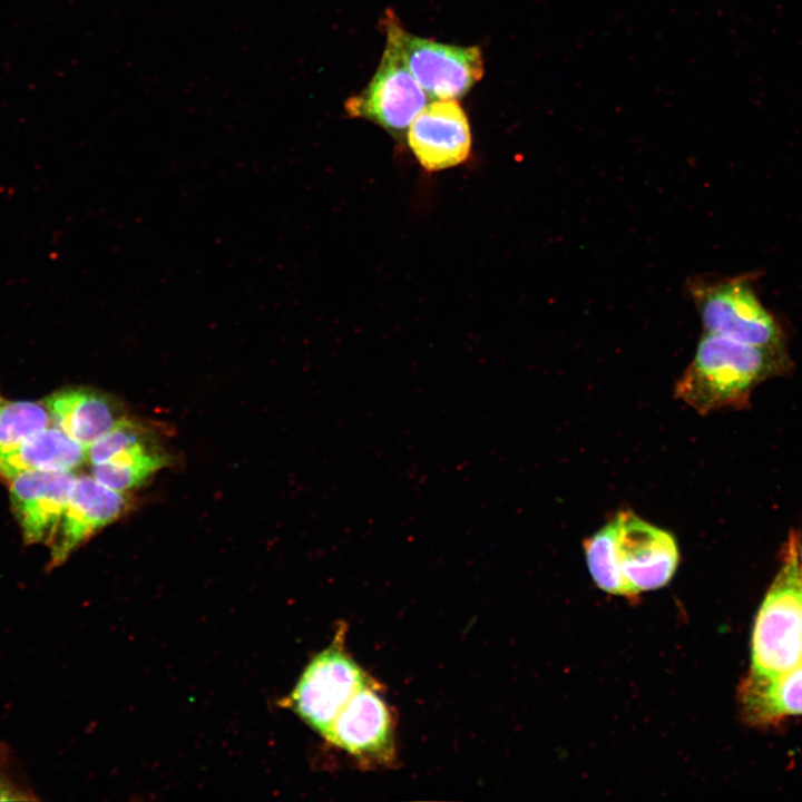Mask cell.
Listing matches in <instances>:
<instances>
[{"label": "cell", "instance_id": "cell-18", "mask_svg": "<svg viewBox=\"0 0 802 802\" xmlns=\"http://www.w3.org/2000/svg\"><path fill=\"white\" fill-rule=\"evenodd\" d=\"M150 439L153 438L147 429L124 418L87 448V460L91 464L109 462L125 451Z\"/></svg>", "mask_w": 802, "mask_h": 802}, {"label": "cell", "instance_id": "cell-14", "mask_svg": "<svg viewBox=\"0 0 802 802\" xmlns=\"http://www.w3.org/2000/svg\"><path fill=\"white\" fill-rule=\"evenodd\" d=\"M744 718L754 725L774 724L802 714V663L770 676L749 674L740 685Z\"/></svg>", "mask_w": 802, "mask_h": 802}, {"label": "cell", "instance_id": "cell-1", "mask_svg": "<svg viewBox=\"0 0 802 802\" xmlns=\"http://www.w3.org/2000/svg\"><path fill=\"white\" fill-rule=\"evenodd\" d=\"M791 369L786 348L757 346L707 332L677 381L675 394L702 414L741 409L759 384Z\"/></svg>", "mask_w": 802, "mask_h": 802}, {"label": "cell", "instance_id": "cell-3", "mask_svg": "<svg viewBox=\"0 0 802 802\" xmlns=\"http://www.w3.org/2000/svg\"><path fill=\"white\" fill-rule=\"evenodd\" d=\"M385 36L392 38L412 76L433 100L458 99L483 76L479 47L441 43L407 32L393 11L383 19Z\"/></svg>", "mask_w": 802, "mask_h": 802}, {"label": "cell", "instance_id": "cell-17", "mask_svg": "<svg viewBox=\"0 0 802 802\" xmlns=\"http://www.w3.org/2000/svg\"><path fill=\"white\" fill-rule=\"evenodd\" d=\"M50 423L42 401L10 400L0 395V451L14 447Z\"/></svg>", "mask_w": 802, "mask_h": 802}, {"label": "cell", "instance_id": "cell-13", "mask_svg": "<svg viewBox=\"0 0 802 802\" xmlns=\"http://www.w3.org/2000/svg\"><path fill=\"white\" fill-rule=\"evenodd\" d=\"M87 460V448L58 427H47L0 451V478L31 471H72Z\"/></svg>", "mask_w": 802, "mask_h": 802}, {"label": "cell", "instance_id": "cell-9", "mask_svg": "<svg viewBox=\"0 0 802 802\" xmlns=\"http://www.w3.org/2000/svg\"><path fill=\"white\" fill-rule=\"evenodd\" d=\"M128 499L92 476L76 477L68 502L48 545L50 567H57L101 528L114 522L127 509Z\"/></svg>", "mask_w": 802, "mask_h": 802}, {"label": "cell", "instance_id": "cell-7", "mask_svg": "<svg viewBox=\"0 0 802 802\" xmlns=\"http://www.w3.org/2000/svg\"><path fill=\"white\" fill-rule=\"evenodd\" d=\"M612 524L617 563L629 598L666 586L678 566L674 537L630 511L619 512Z\"/></svg>", "mask_w": 802, "mask_h": 802}, {"label": "cell", "instance_id": "cell-5", "mask_svg": "<svg viewBox=\"0 0 802 802\" xmlns=\"http://www.w3.org/2000/svg\"><path fill=\"white\" fill-rule=\"evenodd\" d=\"M696 297L707 332L757 346L786 348L781 325L760 301L749 276L704 284Z\"/></svg>", "mask_w": 802, "mask_h": 802}, {"label": "cell", "instance_id": "cell-2", "mask_svg": "<svg viewBox=\"0 0 802 802\" xmlns=\"http://www.w3.org/2000/svg\"><path fill=\"white\" fill-rule=\"evenodd\" d=\"M802 663V534L793 529L757 612L749 674L770 676Z\"/></svg>", "mask_w": 802, "mask_h": 802}, {"label": "cell", "instance_id": "cell-8", "mask_svg": "<svg viewBox=\"0 0 802 802\" xmlns=\"http://www.w3.org/2000/svg\"><path fill=\"white\" fill-rule=\"evenodd\" d=\"M323 739L364 765H391L394 721L375 682L370 678L349 698Z\"/></svg>", "mask_w": 802, "mask_h": 802}, {"label": "cell", "instance_id": "cell-4", "mask_svg": "<svg viewBox=\"0 0 802 802\" xmlns=\"http://www.w3.org/2000/svg\"><path fill=\"white\" fill-rule=\"evenodd\" d=\"M344 633L340 627L331 645L312 658L284 701L322 737L349 698L370 679L345 651Z\"/></svg>", "mask_w": 802, "mask_h": 802}, {"label": "cell", "instance_id": "cell-12", "mask_svg": "<svg viewBox=\"0 0 802 802\" xmlns=\"http://www.w3.org/2000/svg\"><path fill=\"white\" fill-rule=\"evenodd\" d=\"M42 402L51 422L86 448L124 419L115 401L89 388L61 389Z\"/></svg>", "mask_w": 802, "mask_h": 802}, {"label": "cell", "instance_id": "cell-19", "mask_svg": "<svg viewBox=\"0 0 802 802\" xmlns=\"http://www.w3.org/2000/svg\"><path fill=\"white\" fill-rule=\"evenodd\" d=\"M37 799L19 775L9 750L0 744V801H29Z\"/></svg>", "mask_w": 802, "mask_h": 802}, {"label": "cell", "instance_id": "cell-15", "mask_svg": "<svg viewBox=\"0 0 802 802\" xmlns=\"http://www.w3.org/2000/svg\"><path fill=\"white\" fill-rule=\"evenodd\" d=\"M168 463V456L149 440L109 462L92 464L91 475L104 486L125 492L141 486Z\"/></svg>", "mask_w": 802, "mask_h": 802}, {"label": "cell", "instance_id": "cell-10", "mask_svg": "<svg viewBox=\"0 0 802 802\" xmlns=\"http://www.w3.org/2000/svg\"><path fill=\"white\" fill-rule=\"evenodd\" d=\"M72 471H31L8 481L10 506L26 545H49L68 502Z\"/></svg>", "mask_w": 802, "mask_h": 802}, {"label": "cell", "instance_id": "cell-11", "mask_svg": "<svg viewBox=\"0 0 802 802\" xmlns=\"http://www.w3.org/2000/svg\"><path fill=\"white\" fill-rule=\"evenodd\" d=\"M408 145L427 170H441L463 163L471 150L467 115L456 99L432 100L412 120Z\"/></svg>", "mask_w": 802, "mask_h": 802}, {"label": "cell", "instance_id": "cell-16", "mask_svg": "<svg viewBox=\"0 0 802 802\" xmlns=\"http://www.w3.org/2000/svg\"><path fill=\"white\" fill-rule=\"evenodd\" d=\"M584 549L588 570L596 586L610 595L629 598L617 563L615 531L612 521L587 538Z\"/></svg>", "mask_w": 802, "mask_h": 802}, {"label": "cell", "instance_id": "cell-6", "mask_svg": "<svg viewBox=\"0 0 802 802\" xmlns=\"http://www.w3.org/2000/svg\"><path fill=\"white\" fill-rule=\"evenodd\" d=\"M428 100L394 40L387 36L379 67L365 88L346 100L345 110L349 116L370 120L394 138L403 139Z\"/></svg>", "mask_w": 802, "mask_h": 802}]
</instances>
